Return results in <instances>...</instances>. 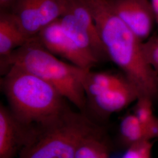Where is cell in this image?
Returning <instances> with one entry per match:
<instances>
[{"instance_id": "cell-17", "label": "cell", "mask_w": 158, "mask_h": 158, "mask_svg": "<svg viewBox=\"0 0 158 158\" xmlns=\"http://www.w3.org/2000/svg\"><path fill=\"white\" fill-rule=\"evenodd\" d=\"M15 0H0L1 10H8Z\"/></svg>"}, {"instance_id": "cell-2", "label": "cell", "mask_w": 158, "mask_h": 158, "mask_svg": "<svg viewBox=\"0 0 158 158\" xmlns=\"http://www.w3.org/2000/svg\"><path fill=\"white\" fill-rule=\"evenodd\" d=\"M1 85L12 114L27 127L51 123L69 108L66 99L53 85L17 66L3 75Z\"/></svg>"}, {"instance_id": "cell-5", "label": "cell", "mask_w": 158, "mask_h": 158, "mask_svg": "<svg viewBox=\"0 0 158 158\" xmlns=\"http://www.w3.org/2000/svg\"><path fill=\"white\" fill-rule=\"evenodd\" d=\"M70 0H15L8 10L28 39L35 38L68 10Z\"/></svg>"}, {"instance_id": "cell-8", "label": "cell", "mask_w": 158, "mask_h": 158, "mask_svg": "<svg viewBox=\"0 0 158 158\" xmlns=\"http://www.w3.org/2000/svg\"><path fill=\"white\" fill-rule=\"evenodd\" d=\"M34 128L22 124L10 108L0 107V158H14L28 141Z\"/></svg>"}, {"instance_id": "cell-12", "label": "cell", "mask_w": 158, "mask_h": 158, "mask_svg": "<svg viewBox=\"0 0 158 158\" xmlns=\"http://www.w3.org/2000/svg\"><path fill=\"white\" fill-rule=\"evenodd\" d=\"M128 83H130L124 75L89 70L85 74L83 85L86 97L91 99L107 91Z\"/></svg>"}, {"instance_id": "cell-15", "label": "cell", "mask_w": 158, "mask_h": 158, "mask_svg": "<svg viewBox=\"0 0 158 158\" xmlns=\"http://www.w3.org/2000/svg\"><path fill=\"white\" fill-rule=\"evenodd\" d=\"M153 103L152 100L143 97L138 98L136 101L134 114L143 125L145 130L158 119L153 114Z\"/></svg>"}, {"instance_id": "cell-16", "label": "cell", "mask_w": 158, "mask_h": 158, "mask_svg": "<svg viewBox=\"0 0 158 158\" xmlns=\"http://www.w3.org/2000/svg\"><path fill=\"white\" fill-rule=\"evenodd\" d=\"M152 144L144 140L130 146L121 158H151Z\"/></svg>"}, {"instance_id": "cell-11", "label": "cell", "mask_w": 158, "mask_h": 158, "mask_svg": "<svg viewBox=\"0 0 158 158\" xmlns=\"http://www.w3.org/2000/svg\"><path fill=\"white\" fill-rule=\"evenodd\" d=\"M29 40L18 27L11 13L8 10H1L0 61L10 56Z\"/></svg>"}, {"instance_id": "cell-14", "label": "cell", "mask_w": 158, "mask_h": 158, "mask_svg": "<svg viewBox=\"0 0 158 158\" xmlns=\"http://www.w3.org/2000/svg\"><path fill=\"white\" fill-rule=\"evenodd\" d=\"M76 158H111L106 145L98 134L90 136L79 146Z\"/></svg>"}, {"instance_id": "cell-4", "label": "cell", "mask_w": 158, "mask_h": 158, "mask_svg": "<svg viewBox=\"0 0 158 158\" xmlns=\"http://www.w3.org/2000/svg\"><path fill=\"white\" fill-rule=\"evenodd\" d=\"M97 134L89 119L68 108L53 122L35 127L18 158H76L81 143Z\"/></svg>"}, {"instance_id": "cell-13", "label": "cell", "mask_w": 158, "mask_h": 158, "mask_svg": "<svg viewBox=\"0 0 158 158\" xmlns=\"http://www.w3.org/2000/svg\"><path fill=\"white\" fill-rule=\"evenodd\" d=\"M119 131L123 139L130 147L148 140L144 127L134 114H128L123 118L119 125Z\"/></svg>"}, {"instance_id": "cell-3", "label": "cell", "mask_w": 158, "mask_h": 158, "mask_svg": "<svg viewBox=\"0 0 158 158\" xmlns=\"http://www.w3.org/2000/svg\"><path fill=\"white\" fill-rule=\"evenodd\" d=\"M0 63L2 75L12 66L23 68L53 85L80 110L85 107L86 96L83 82L89 70L59 60L41 45L36 37L29 40Z\"/></svg>"}, {"instance_id": "cell-1", "label": "cell", "mask_w": 158, "mask_h": 158, "mask_svg": "<svg viewBox=\"0 0 158 158\" xmlns=\"http://www.w3.org/2000/svg\"><path fill=\"white\" fill-rule=\"evenodd\" d=\"M93 17L108 57L123 72L138 98L158 100V73L147 63L143 42L114 12L107 0H81Z\"/></svg>"}, {"instance_id": "cell-6", "label": "cell", "mask_w": 158, "mask_h": 158, "mask_svg": "<svg viewBox=\"0 0 158 158\" xmlns=\"http://www.w3.org/2000/svg\"><path fill=\"white\" fill-rule=\"evenodd\" d=\"M35 37L52 54L80 68L91 70L98 63L75 44L63 31L59 19L46 26Z\"/></svg>"}, {"instance_id": "cell-7", "label": "cell", "mask_w": 158, "mask_h": 158, "mask_svg": "<svg viewBox=\"0 0 158 158\" xmlns=\"http://www.w3.org/2000/svg\"><path fill=\"white\" fill-rule=\"evenodd\" d=\"M118 17L136 36L143 42L148 40L156 23L150 0H107Z\"/></svg>"}, {"instance_id": "cell-10", "label": "cell", "mask_w": 158, "mask_h": 158, "mask_svg": "<svg viewBox=\"0 0 158 158\" xmlns=\"http://www.w3.org/2000/svg\"><path fill=\"white\" fill-rule=\"evenodd\" d=\"M138 98L137 91L128 83L107 91L90 100L98 111L111 114L122 110L132 102H136Z\"/></svg>"}, {"instance_id": "cell-9", "label": "cell", "mask_w": 158, "mask_h": 158, "mask_svg": "<svg viewBox=\"0 0 158 158\" xmlns=\"http://www.w3.org/2000/svg\"><path fill=\"white\" fill-rule=\"evenodd\" d=\"M59 21L65 33L87 56L97 63L108 59L101 40L93 36L68 10Z\"/></svg>"}]
</instances>
